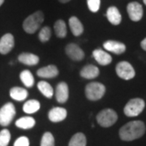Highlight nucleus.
<instances>
[{
	"mask_svg": "<svg viewBox=\"0 0 146 146\" xmlns=\"http://www.w3.org/2000/svg\"><path fill=\"white\" fill-rule=\"evenodd\" d=\"M145 132V125L142 121H131L123 126L119 130V137L124 141H131L141 138Z\"/></svg>",
	"mask_w": 146,
	"mask_h": 146,
	"instance_id": "nucleus-1",
	"label": "nucleus"
},
{
	"mask_svg": "<svg viewBox=\"0 0 146 146\" xmlns=\"http://www.w3.org/2000/svg\"><path fill=\"white\" fill-rule=\"evenodd\" d=\"M54 32L59 38H64L67 36V25L63 20H58L54 23Z\"/></svg>",
	"mask_w": 146,
	"mask_h": 146,
	"instance_id": "nucleus-26",
	"label": "nucleus"
},
{
	"mask_svg": "<svg viewBox=\"0 0 146 146\" xmlns=\"http://www.w3.org/2000/svg\"><path fill=\"white\" fill-rule=\"evenodd\" d=\"M41 146H54V138L50 132L44 133L41 141Z\"/></svg>",
	"mask_w": 146,
	"mask_h": 146,
	"instance_id": "nucleus-28",
	"label": "nucleus"
},
{
	"mask_svg": "<svg viewBox=\"0 0 146 146\" xmlns=\"http://www.w3.org/2000/svg\"><path fill=\"white\" fill-rule=\"evenodd\" d=\"M106 93V87L102 83L91 82L85 87V96L90 101L101 99Z\"/></svg>",
	"mask_w": 146,
	"mask_h": 146,
	"instance_id": "nucleus-3",
	"label": "nucleus"
},
{
	"mask_svg": "<svg viewBox=\"0 0 146 146\" xmlns=\"http://www.w3.org/2000/svg\"><path fill=\"white\" fill-rule=\"evenodd\" d=\"M106 17L110 24L114 25H119L122 21V16L119 9L116 7H110L106 11Z\"/></svg>",
	"mask_w": 146,
	"mask_h": 146,
	"instance_id": "nucleus-16",
	"label": "nucleus"
},
{
	"mask_svg": "<svg viewBox=\"0 0 146 146\" xmlns=\"http://www.w3.org/2000/svg\"><path fill=\"white\" fill-rule=\"evenodd\" d=\"M115 70H116V73L118 76L126 80L134 78L136 75L133 67L128 62H126V61H122L118 63Z\"/></svg>",
	"mask_w": 146,
	"mask_h": 146,
	"instance_id": "nucleus-7",
	"label": "nucleus"
},
{
	"mask_svg": "<svg viewBox=\"0 0 146 146\" xmlns=\"http://www.w3.org/2000/svg\"><path fill=\"white\" fill-rule=\"evenodd\" d=\"M145 106V103L144 100L141 98H133L127 103L123 111L127 117H136L143 111Z\"/></svg>",
	"mask_w": 146,
	"mask_h": 146,
	"instance_id": "nucleus-5",
	"label": "nucleus"
},
{
	"mask_svg": "<svg viewBox=\"0 0 146 146\" xmlns=\"http://www.w3.org/2000/svg\"><path fill=\"white\" fill-rule=\"evenodd\" d=\"M103 47L106 49V50L116 54H121L125 52L126 50V46L123 43L117 41H112V40H109L104 42Z\"/></svg>",
	"mask_w": 146,
	"mask_h": 146,
	"instance_id": "nucleus-13",
	"label": "nucleus"
},
{
	"mask_svg": "<svg viewBox=\"0 0 146 146\" xmlns=\"http://www.w3.org/2000/svg\"><path fill=\"white\" fill-rule=\"evenodd\" d=\"M118 119V115L114 110L104 109L97 115V121L103 127H109L114 125Z\"/></svg>",
	"mask_w": 146,
	"mask_h": 146,
	"instance_id": "nucleus-4",
	"label": "nucleus"
},
{
	"mask_svg": "<svg viewBox=\"0 0 146 146\" xmlns=\"http://www.w3.org/2000/svg\"><path fill=\"white\" fill-rule=\"evenodd\" d=\"M141 47H142V49H143V50H145L146 51V37L144 39V40H143V41H142V42H141Z\"/></svg>",
	"mask_w": 146,
	"mask_h": 146,
	"instance_id": "nucleus-32",
	"label": "nucleus"
},
{
	"mask_svg": "<svg viewBox=\"0 0 146 146\" xmlns=\"http://www.w3.org/2000/svg\"><path fill=\"white\" fill-rule=\"evenodd\" d=\"M19 62L21 63L28 65V66H33L36 65L39 62V58L37 55L31 53H22L18 57Z\"/></svg>",
	"mask_w": 146,
	"mask_h": 146,
	"instance_id": "nucleus-19",
	"label": "nucleus"
},
{
	"mask_svg": "<svg viewBox=\"0 0 146 146\" xmlns=\"http://www.w3.org/2000/svg\"><path fill=\"white\" fill-rule=\"evenodd\" d=\"M93 57L98 63L102 65V66H106L109 65L110 63L112 62V58L107 52L101 49H97L94 50L93 52Z\"/></svg>",
	"mask_w": 146,
	"mask_h": 146,
	"instance_id": "nucleus-14",
	"label": "nucleus"
},
{
	"mask_svg": "<svg viewBox=\"0 0 146 146\" xmlns=\"http://www.w3.org/2000/svg\"><path fill=\"white\" fill-rule=\"evenodd\" d=\"M20 78L22 83L25 84V86H26L28 88H31L33 86L35 80L34 77L29 70H24L20 75Z\"/></svg>",
	"mask_w": 146,
	"mask_h": 146,
	"instance_id": "nucleus-25",
	"label": "nucleus"
},
{
	"mask_svg": "<svg viewBox=\"0 0 146 146\" xmlns=\"http://www.w3.org/2000/svg\"><path fill=\"white\" fill-rule=\"evenodd\" d=\"M65 51L68 57L74 61H81L84 58L83 50L75 43H69L67 45Z\"/></svg>",
	"mask_w": 146,
	"mask_h": 146,
	"instance_id": "nucleus-9",
	"label": "nucleus"
},
{
	"mask_svg": "<svg viewBox=\"0 0 146 146\" xmlns=\"http://www.w3.org/2000/svg\"><path fill=\"white\" fill-rule=\"evenodd\" d=\"M86 144H87L86 136L83 133L78 132L71 138L68 146H86Z\"/></svg>",
	"mask_w": 146,
	"mask_h": 146,
	"instance_id": "nucleus-24",
	"label": "nucleus"
},
{
	"mask_svg": "<svg viewBox=\"0 0 146 146\" xmlns=\"http://www.w3.org/2000/svg\"><path fill=\"white\" fill-rule=\"evenodd\" d=\"M51 36V30L50 27H43L39 32L38 38L42 42H46L50 40Z\"/></svg>",
	"mask_w": 146,
	"mask_h": 146,
	"instance_id": "nucleus-27",
	"label": "nucleus"
},
{
	"mask_svg": "<svg viewBox=\"0 0 146 146\" xmlns=\"http://www.w3.org/2000/svg\"><path fill=\"white\" fill-rule=\"evenodd\" d=\"M40 102L36 100H29L23 106V110L26 114H33L40 109Z\"/></svg>",
	"mask_w": 146,
	"mask_h": 146,
	"instance_id": "nucleus-22",
	"label": "nucleus"
},
{
	"mask_svg": "<svg viewBox=\"0 0 146 146\" xmlns=\"http://www.w3.org/2000/svg\"><path fill=\"white\" fill-rule=\"evenodd\" d=\"M15 46L14 36L11 33H7L0 39V54H7L10 52Z\"/></svg>",
	"mask_w": 146,
	"mask_h": 146,
	"instance_id": "nucleus-10",
	"label": "nucleus"
},
{
	"mask_svg": "<svg viewBox=\"0 0 146 146\" xmlns=\"http://www.w3.org/2000/svg\"><path fill=\"white\" fill-rule=\"evenodd\" d=\"M127 11L129 18L132 21H140L143 16V7L137 2H131L128 3Z\"/></svg>",
	"mask_w": 146,
	"mask_h": 146,
	"instance_id": "nucleus-8",
	"label": "nucleus"
},
{
	"mask_svg": "<svg viewBox=\"0 0 146 146\" xmlns=\"http://www.w3.org/2000/svg\"><path fill=\"white\" fill-rule=\"evenodd\" d=\"M69 27L74 36H80L84 32V26L82 23L76 16H72L69 19Z\"/></svg>",
	"mask_w": 146,
	"mask_h": 146,
	"instance_id": "nucleus-18",
	"label": "nucleus"
},
{
	"mask_svg": "<svg viewBox=\"0 0 146 146\" xmlns=\"http://www.w3.org/2000/svg\"><path fill=\"white\" fill-rule=\"evenodd\" d=\"M60 3H67L68 2H70L71 0H58Z\"/></svg>",
	"mask_w": 146,
	"mask_h": 146,
	"instance_id": "nucleus-33",
	"label": "nucleus"
},
{
	"mask_svg": "<svg viewBox=\"0 0 146 146\" xmlns=\"http://www.w3.org/2000/svg\"><path fill=\"white\" fill-rule=\"evenodd\" d=\"M36 75L39 77L42 78H54L58 75V70L54 65H49L46 67L40 68L37 72Z\"/></svg>",
	"mask_w": 146,
	"mask_h": 146,
	"instance_id": "nucleus-15",
	"label": "nucleus"
},
{
	"mask_svg": "<svg viewBox=\"0 0 146 146\" xmlns=\"http://www.w3.org/2000/svg\"><path fill=\"white\" fill-rule=\"evenodd\" d=\"M37 88L39 91L42 93L47 98H51L54 94V89L52 86L46 81H39L37 84Z\"/></svg>",
	"mask_w": 146,
	"mask_h": 146,
	"instance_id": "nucleus-23",
	"label": "nucleus"
},
{
	"mask_svg": "<svg viewBox=\"0 0 146 146\" xmlns=\"http://www.w3.org/2000/svg\"><path fill=\"white\" fill-rule=\"evenodd\" d=\"M13 146H29V140L26 136H21L15 141Z\"/></svg>",
	"mask_w": 146,
	"mask_h": 146,
	"instance_id": "nucleus-31",
	"label": "nucleus"
},
{
	"mask_svg": "<svg viewBox=\"0 0 146 146\" xmlns=\"http://www.w3.org/2000/svg\"><path fill=\"white\" fill-rule=\"evenodd\" d=\"M16 107L11 102L3 105L0 109V125L7 127L10 125L16 115Z\"/></svg>",
	"mask_w": 146,
	"mask_h": 146,
	"instance_id": "nucleus-6",
	"label": "nucleus"
},
{
	"mask_svg": "<svg viewBox=\"0 0 146 146\" xmlns=\"http://www.w3.org/2000/svg\"><path fill=\"white\" fill-rule=\"evenodd\" d=\"M143 2H144V3L146 5V0H143Z\"/></svg>",
	"mask_w": 146,
	"mask_h": 146,
	"instance_id": "nucleus-35",
	"label": "nucleus"
},
{
	"mask_svg": "<svg viewBox=\"0 0 146 146\" xmlns=\"http://www.w3.org/2000/svg\"><path fill=\"white\" fill-rule=\"evenodd\" d=\"M69 97V90H68V84L65 82H60L58 84L55 89V98L58 102L65 103L68 100Z\"/></svg>",
	"mask_w": 146,
	"mask_h": 146,
	"instance_id": "nucleus-11",
	"label": "nucleus"
},
{
	"mask_svg": "<svg viewBox=\"0 0 146 146\" xmlns=\"http://www.w3.org/2000/svg\"><path fill=\"white\" fill-rule=\"evenodd\" d=\"M36 124V121L33 118H32L30 116H25V117H22L18 120H16V126L19 128L21 129H30L33 128Z\"/></svg>",
	"mask_w": 146,
	"mask_h": 146,
	"instance_id": "nucleus-21",
	"label": "nucleus"
},
{
	"mask_svg": "<svg viewBox=\"0 0 146 146\" xmlns=\"http://www.w3.org/2000/svg\"><path fill=\"white\" fill-rule=\"evenodd\" d=\"M10 96L12 99L21 102L26 99L29 96V93L25 89H23L21 87H13L10 90Z\"/></svg>",
	"mask_w": 146,
	"mask_h": 146,
	"instance_id": "nucleus-20",
	"label": "nucleus"
},
{
	"mask_svg": "<svg viewBox=\"0 0 146 146\" xmlns=\"http://www.w3.org/2000/svg\"><path fill=\"white\" fill-rule=\"evenodd\" d=\"M3 3H4V0H0V7L3 5Z\"/></svg>",
	"mask_w": 146,
	"mask_h": 146,
	"instance_id": "nucleus-34",
	"label": "nucleus"
},
{
	"mask_svg": "<svg viewBox=\"0 0 146 146\" xmlns=\"http://www.w3.org/2000/svg\"><path fill=\"white\" fill-rule=\"evenodd\" d=\"M44 21V14L42 11H37L29 16L23 22V29L27 33H36Z\"/></svg>",
	"mask_w": 146,
	"mask_h": 146,
	"instance_id": "nucleus-2",
	"label": "nucleus"
},
{
	"mask_svg": "<svg viewBox=\"0 0 146 146\" xmlns=\"http://www.w3.org/2000/svg\"><path fill=\"white\" fill-rule=\"evenodd\" d=\"M87 4L89 11L95 13L98 11H99L101 0H87Z\"/></svg>",
	"mask_w": 146,
	"mask_h": 146,
	"instance_id": "nucleus-30",
	"label": "nucleus"
},
{
	"mask_svg": "<svg viewBox=\"0 0 146 146\" xmlns=\"http://www.w3.org/2000/svg\"><path fill=\"white\" fill-rule=\"evenodd\" d=\"M68 111L63 107H54L48 113L49 119L53 123H58L67 118Z\"/></svg>",
	"mask_w": 146,
	"mask_h": 146,
	"instance_id": "nucleus-12",
	"label": "nucleus"
},
{
	"mask_svg": "<svg viewBox=\"0 0 146 146\" xmlns=\"http://www.w3.org/2000/svg\"><path fill=\"white\" fill-rule=\"evenodd\" d=\"M80 74L81 77H83V78L88 79V80H92V79L98 77L99 76L100 72L98 67L90 64V65L84 66L81 69Z\"/></svg>",
	"mask_w": 146,
	"mask_h": 146,
	"instance_id": "nucleus-17",
	"label": "nucleus"
},
{
	"mask_svg": "<svg viewBox=\"0 0 146 146\" xmlns=\"http://www.w3.org/2000/svg\"><path fill=\"white\" fill-rule=\"evenodd\" d=\"M11 140V133L7 129L0 131V146H7Z\"/></svg>",
	"mask_w": 146,
	"mask_h": 146,
	"instance_id": "nucleus-29",
	"label": "nucleus"
}]
</instances>
